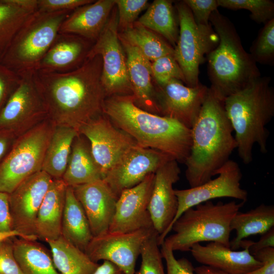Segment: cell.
Returning <instances> with one entry per match:
<instances>
[{
  "mask_svg": "<svg viewBox=\"0 0 274 274\" xmlns=\"http://www.w3.org/2000/svg\"><path fill=\"white\" fill-rule=\"evenodd\" d=\"M100 56L87 58L72 71L53 72L35 70L33 76L47 114L59 125L78 132L87 122L103 113L107 97L101 82Z\"/></svg>",
  "mask_w": 274,
  "mask_h": 274,
  "instance_id": "cell-1",
  "label": "cell"
},
{
  "mask_svg": "<svg viewBox=\"0 0 274 274\" xmlns=\"http://www.w3.org/2000/svg\"><path fill=\"white\" fill-rule=\"evenodd\" d=\"M191 130L190 151L184 163L186 178L195 187L217 175L237 147L224 101L210 88Z\"/></svg>",
  "mask_w": 274,
  "mask_h": 274,
  "instance_id": "cell-2",
  "label": "cell"
},
{
  "mask_svg": "<svg viewBox=\"0 0 274 274\" xmlns=\"http://www.w3.org/2000/svg\"><path fill=\"white\" fill-rule=\"evenodd\" d=\"M103 113L143 148L164 153L185 163L191 146V130L176 120L138 107L132 95L107 97Z\"/></svg>",
  "mask_w": 274,
  "mask_h": 274,
  "instance_id": "cell-3",
  "label": "cell"
},
{
  "mask_svg": "<svg viewBox=\"0 0 274 274\" xmlns=\"http://www.w3.org/2000/svg\"><path fill=\"white\" fill-rule=\"evenodd\" d=\"M270 81V77H260L224 100L238 155L245 164L252 162L255 144L262 153L267 152L269 131L266 126L274 116V90Z\"/></svg>",
  "mask_w": 274,
  "mask_h": 274,
  "instance_id": "cell-4",
  "label": "cell"
},
{
  "mask_svg": "<svg viewBox=\"0 0 274 274\" xmlns=\"http://www.w3.org/2000/svg\"><path fill=\"white\" fill-rule=\"evenodd\" d=\"M209 21L219 43L207 56L211 88L221 99L244 88L261 77L256 63L244 49L232 22L218 9Z\"/></svg>",
  "mask_w": 274,
  "mask_h": 274,
  "instance_id": "cell-5",
  "label": "cell"
},
{
  "mask_svg": "<svg viewBox=\"0 0 274 274\" xmlns=\"http://www.w3.org/2000/svg\"><path fill=\"white\" fill-rule=\"evenodd\" d=\"M244 203L210 200L190 208L174 222L171 231L175 233L163 243L174 251H190L193 245L201 242H217L230 248V223Z\"/></svg>",
  "mask_w": 274,
  "mask_h": 274,
  "instance_id": "cell-6",
  "label": "cell"
},
{
  "mask_svg": "<svg viewBox=\"0 0 274 274\" xmlns=\"http://www.w3.org/2000/svg\"><path fill=\"white\" fill-rule=\"evenodd\" d=\"M71 12L37 11L31 14L14 37L0 62L18 74L35 71L55 40L62 22Z\"/></svg>",
  "mask_w": 274,
  "mask_h": 274,
  "instance_id": "cell-7",
  "label": "cell"
},
{
  "mask_svg": "<svg viewBox=\"0 0 274 274\" xmlns=\"http://www.w3.org/2000/svg\"><path fill=\"white\" fill-rule=\"evenodd\" d=\"M176 8L179 29L174 56L183 72L186 85L195 87L200 83L199 66L217 47L219 37L211 24H197L183 1Z\"/></svg>",
  "mask_w": 274,
  "mask_h": 274,
  "instance_id": "cell-8",
  "label": "cell"
},
{
  "mask_svg": "<svg viewBox=\"0 0 274 274\" xmlns=\"http://www.w3.org/2000/svg\"><path fill=\"white\" fill-rule=\"evenodd\" d=\"M114 10L86 56H100L101 82L107 97L132 95L126 58L119 38L117 11Z\"/></svg>",
  "mask_w": 274,
  "mask_h": 274,
  "instance_id": "cell-9",
  "label": "cell"
},
{
  "mask_svg": "<svg viewBox=\"0 0 274 274\" xmlns=\"http://www.w3.org/2000/svg\"><path fill=\"white\" fill-rule=\"evenodd\" d=\"M51 134L42 126L20 139L0 164V192L10 194L24 180L41 170Z\"/></svg>",
  "mask_w": 274,
  "mask_h": 274,
  "instance_id": "cell-10",
  "label": "cell"
},
{
  "mask_svg": "<svg viewBox=\"0 0 274 274\" xmlns=\"http://www.w3.org/2000/svg\"><path fill=\"white\" fill-rule=\"evenodd\" d=\"M155 231L154 228L128 232L108 230L93 236L85 252L94 262L109 261L118 267L124 274H134L142 246Z\"/></svg>",
  "mask_w": 274,
  "mask_h": 274,
  "instance_id": "cell-11",
  "label": "cell"
},
{
  "mask_svg": "<svg viewBox=\"0 0 274 274\" xmlns=\"http://www.w3.org/2000/svg\"><path fill=\"white\" fill-rule=\"evenodd\" d=\"M218 176L195 187L175 189L178 200L176 214L164 235L170 232L174 222L187 209L211 199L231 197L246 202L248 192L241 187L242 174L237 163L229 159L218 171Z\"/></svg>",
  "mask_w": 274,
  "mask_h": 274,
  "instance_id": "cell-12",
  "label": "cell"
},
{
  "mask_svg": "<svg viewBox=\"0 0 274 274\" xmlns=\"http://www.w3.org/2000/svg\"><path fill=\"white\" fill-rule=\"evenodd\" d=\"M79 133L89 141L92 156L101 170L102 179L128 150L138 145L104 113L83 125Z\"/></svg>",
  "mask_w": 274,
  "mask_h": 274,
  "instance_id": "cell-13",
  "label": "cell"
},
{
  "mask_svg": "<svg viewBox=\"0 0 274 274\" xmlns=\"http://www.w3.org/2000/svg\"><path fill=\"white\" fill-rule=\"evenodd\" d=\"M53 180L41 170L28 177L9 194L12 228L21 237L38 239L35 230L37 214Z\"/></svg>",
  "mask_w": 274,
  "mask_h": 274,
  "instance_id": "cell-14",
  "label": "cell"
},
{
  "mask_svg": "<svg viewBox=\"0 0 274 274\" xmlns=\"http://www.w3.org/2000/svg\"><path fill=\"white\" fill-rule=\"evenodd\" d=\"M171 159H174L160 151L136 145L120 158L102 180L118 198L123 190L140 184Z\"/></svg>",
  "mask_w": 274,
  "mask_h": 274,
  "instance_id": "cell-15",
  "label": "cell"
},
{
  "mask_svg": "<svg viewBox=\"0 0 274 274\" xmlns=\"http://www.w3.org/2000/svg\"><path fill=\"white\" fill-rule=\"evenodd\" d=\"M155 89L160 115L176 120L191 129L209 88L201 83L189 87L180 80L173 79Z\"/></svg>",
  "mask_w": 274,
  "mask_h": 274,
  "instance_id": "cell-16",
  "label": "cell"
},
{
  "mask_svg": "<svg viewBox=\"0 0 274 274\" xmlns=\"http://www.w3.org/2000/svg\"><path fill=\"white\" fill-rule=\"evenodd\" d=\"M154 179L155 173L150 174L140 184L121 193L109 231L128 232L154 228L148 206Z\"/></svg>",
  "mask_w": 274,
  "mask_h": 274,
  "instance_id": "cell-17",
  "label": "cell"
},
{
  "mask_svg": "<svg viewBox=\"0 0 274 274\" xmlns=\"http://www.w3.org/2000/svg\"><path fill=\"white\" fill-rule=\"evenodd\" d=\"M178 162L171 159L161 166L155 173L154 186L148 206L153 227L159 234L161 246L164 235L176 214L178 200L173 185L180 179Z\"/></svg>",
  "mask_w": 274,
  "mask_h": 274,
  "instance_id": "cell-18",
  "label": "cell"
},
{
  "mask_svg": "<svg viewBox=\"0 0 274 274\" xmlns=\"http://www.w3.org/2000/svg\"><path fill=\"white\" fill-rule=\"evenodd\" d=\"M33 72L19 73L20 82L0 111V126H14L47 114L35 81Z\"/></svg>",
  "mask_w": 274,
  "mask_h": 274,
  "instance_id": "cell-19",
  "label": "cell"
},
{
  "mask_svg": "<svg viewBox=\"0 0 274 274\" xmlns=\"http://www.w3.org/2000/svg\"><path fill=\"white\" fill-rule=\"evenodd\" d=\"M82 206L93 236L108 231L118 198L102 180L73 187Z\"/></svg>",
  "mask_w": 274,
  "mask_h": 274,
  "instance_id": "cell-20",
  "label": "cell"
},
{
  "mask_svg": "<svg viewBox=\"0 0 274 274\" xmlns=\"http://www.w3.org/2000/svg\"><path fill=\"white\" fill-rule=\"evenodd\" d=\"M253 241L244 239L242 251L231 249L223 244L211 242L205 246L194 244L190 251L198 262L230 274H245L262 265V262L251 254L249 248Z\"/></svg>",
  "mask_w": 274,
  "mask_h": 274,
  "instance_id": "cell-21",
  "label": "cell"
},
{
  "mask_svg": "<svg viewBox=\"0 0 274 274\" xmlns=\"http://www.w3.org/2000/svg\"><path fill=\"white\" fill-rule=\"evenodd\" d=\"M119 38L126 55L127 73L135 104L145 111L160 115L152 81L151 62L137 48Z\"/></svg>",
  "mask_w": 274,
  "mask_h": 274,
  "instance_id": "cell-22",
  "label": "cell"
},
{
  "mask_svg": "<svg viewBox=\"0 0 274 274\" xmlns=\"http://www.w3.org/2000/svg\"><path fill=\"white\" fill-rule=\"evenodd\" d=\"M115 6L114 0H98L73 10L62 22L60 33L96 41Z\"/></svg>",
  "mask_w": 274,
  "mask_h": 274,
  "instance_id": "cell-23",
  "label": "cell"
},
{
  "mask_svg": "<svg viewBox=\"0 0 274 274\" xmlns=\"http://www.w3.org/2000/svg\"><path fill=\"white\" fill-rule=\"evenodd\" d=\"M87 47L80 36L58 33L35 70L63 73L74 70L85 60L89 51Z\"/></svg>",
  "mask_w": 274,
  "mask_h": 274,
  "instance_id": "cell-24",
  "label": "cell"
},
{
  "mask_svg": "<svg viewBox=\"0 0 274 274\" xmlns=\"http://www.w3.org/2000/svg\"><path fill=\"white\" fill-rule=\"evenodd\" d=\"M67 186L53 179L39 209L35 223L38 239L46 242L61 236V226Z\"/></svg>",
  "mask_w": 274,
  "mask_h": 274,
  "instance_id": "cell-25",
  "label": "cell"
},
{
  "mask_svg": "<svg viewBox=\"0 0 274 274\" xmlns=\"http://www.w3.org/2000/svg\"><path fill=\"white\" fill-rule=\"evenodd\" d=\"M67 186L89 183L102 179L89 145L79 134L75 139L65 171L61 179Z\"/></svg>",
  "mask_w": 274,
  "mask_h": 274,
  "instance_id": "cell-26",
  "label": "cell"
},
{
  "mask_svg": "<svg viewBox=\"0 0 274 274\" xmlns=\"http://www.w3.org/2000/svg\"><path fill=\"white\" fill-rule=\"evenodd\" d=\"M61 235L84 252L93 237L83 208L70 186L66 190Z\"/></svg>",
  "mask_w": 274,
  "mask_h": 274,
  "instance_id": "cell-27",
  "label": "cell"
},
{
  "mask_svg": "<svg viewBox=\"0 0 274 274\" xmlns=\"http://www.w3.org/2000/svg\"><path fill=\"white\" fill-rule=\"evenodd\" d=\"M75 129L59 125L52 132L42 166V170L53 179H61L71 153L73 143L79 134Z\"/></svg>",
  "mask_w": 274,
  "mask_h": 274,
  "instance_id": "cell-28",
  "label": "cell"
},
{
  "mask_svg": "<svg viewBox=\"0 0 274 274\" xmlns=\"http://www.w3.org/2000/svg\"><path fill=\"white\" fill-rule=\"evenodd\" d=\"M12 241L14 256L24 274H61L51 252L37 239L15 236Z\"/></svg>",
  "mask_w": 274,
  "mask_h": 274,
  "instance_id": "cell-29",
  "label": "cell"
},
{
  "mask_svg": "<svg viewBox=\"0 0 274 274\" xmlns=\"http://www.w3.org/2000/svg\"><path fill=\"white\" fill-rule=\"evenodd\" d=\"M274 227V206L262 203L245 213L238 212L230 223L236 236L230 242V248L236 250L243 240L251 235L262 234Z\"/></svg>",
  "mask_w": 274,
  "mask_h": 274,
  "instance_id": "cell-30",
  "label": "cell"
},
{
  "mask_svg": "<svg viewBox=\"0 0 274 274\" xmlns=\"http://www.w3.org/2000/svg\"><path fill=\"white\" fill-rule=\"evenodd\" d=\"M54 264L61 274H93L99 264L61 235L46 242Z\"/></svg>",
  "mask_w": 274,
  "mask_h": 274,
  "instance_id": "cell-31",
  "label": "cell"
},
{
  "mask_svg": "<svg viewBox=\"0 0 274 274\" xmlns=\"http://www.w3.org/2000/svg\"><path fill=\"white\" fill-rule=\"evenodd\" d=\"M138 22L159 34L174 48L176 46L179 29L172 1H154Z\"/></svg>",
  "mask_w": 274,
  "mask_h": 274,
  "instance_id": "cell-32",
  "label": "cell"
},
{
  "mask_svg": "<svg viewBox=\"0 0 274 274\" xmlns=\"http://www.w3.org/2000/svg\"><path fill=\"white\" fill-rule=\"evenodd\" d=\"M119 37L137 48L150 62L174 54V48L165 39L138 21L123 29Z\"/></svg>",
  "mask_w": 274,
  "mask_h": 274,
  "instance_id": "cell-33",
  "label": "cell"
},
{
  "mask_svg": "<svg viewBox=\"0 0 274 274\" xmlns=\"http://www.w3.org/2000/svg\"><path fill=\"white\" fill-rule=\"evenodd\" d=\"M32 13L0 0V61L19 29Z\"/></svg>",
  "mask_w": 274,
  "mask_h": 274,
  "instance_id": "cell-34",
  "label": "cell"
},
{
  "mask_svg": "<svg viewBox=\"0 0 274 274\" xmlns=\"http://www.w3.org/2000/svg\"><path fill=\"white\" fill-rule=\"evenodd\" d=\"M219 7L231 10L245 9L257 23L265 24L274 18V2L270 0H217Z\"/></svg>",
  "mask_w": 274,
  "mask_h": 274,
  "instance_id": "cell-35",
  "label": "cell"
},
{
  "mask_svg": "<svg viewBox=\"0 0 274 274\" xmlns=\"http://www.w3.org/2000/svg\"><path fill=\"white\" fill-rule=\"evenodd\" d=\"M249 54L256 63L273 65L274 18L264 24L250 47Z\"/></svg>",
  "mask_w": 274,
  "mask_h": 274,
  "instance_id": "cell-36",
  "label": "cell"
},
{
  "mask_svg": "<svg viewBox=\"0 0 274 274\" xmlns=\"http://www.w3.org/2000/svg\"><path fill=\"white\" fill-rule=\"evenodd\" d=\"M158 236L155 231L143 243L140 252L141 264L134 274H165Z\"/></svg>",
  "mask_w": 274,
  "mask_h": 274,
  "instance_id": "cell-37",
  "label": "cell"
},
{
  "mask_svg": "<svg viewBox=\"0 0 274 274\" xmlns=\"http://www.w3.org/2000/svg\"><path fill=\"white\" fill-rule=\"evenodd\" d=\"M153 78L157 86H162L176 79L185 83L183 72L173 55H167L151 62Z\"/></svg>",
  "mask_w": 274,
  "mask_h": 274,
  "instance_id": "cell-38",
  "label": "cell"
},
{
  "mask_svg": "<svg viewBox=\"0 0 274 274\" xmlns=\"http://www.w3.org/2000/svg\"><path fill=\"white\" fill-rule=\"evenodd\" d=\"M117 9L118 26L123 29L135 22L140 14L149 6L147 0H114Z\"/></svg>",
  "mask_w": 274,
  "mask_h": 274,
  "instance_id": "cell-39",
  "label": "cell"
},
{
  "mask_svg": "<svg viewBox=\"0 0 274 274\" xmlns=\"http://www.w3.org/2000/svg\"><path fill=\"white\" fill-rule=\"evenodd\" d=\"M161 253L166 265V274H195L192 263L185 258H176L174 251L163 243L161 245Z\"/></svg>",
  "mask_w": 274,
  "mask_h": 274,
  "instance_id": "cell-40",
  "label": "cell"
},
{
  "mask_svg": "<svg viewBox=\"0 0 274 274\" xmlns=\"http://www.w3.org/2000/svg\"><path fill=\"white\" fill-rule=\"evenodd\" d=\"M183 2L191 11L195 22L204 25L210 24L211 15L219 7L217 0H184Z\"/></svg>",
  "mask_w": 274,
  "mask_h": 274,
  "instance_id": "cell-41",
  "label": "cell"
},
{
  "mask_svg": "<svg viewBox=\"0 0 274 274\" xmlns=\"http://www.w3.org/2000/svg\"><path fill=\"white\" fill-rule=\"evenodd\" d=\"M20 81L17 72L0 62V111L16 89Z\"/></svg>",
  "mask_w": 274,
  "mask_h": 274,
  "instance_id": "cell-42",
  "label": "cell"
},
{
  "mask_svg": "<svg viewBox=\"0 0 274 274\" xmlns=\"http://www.w3.org/2000/svg\"><path fill=\"white\" fill-rule=\"evenodd\" d=\"M12 238L0 243V274H24L14 254Z\"/></svg>",
  "mask_w": 274,
  "mask_h": 274,
  "instance_id": "cell-43",
  "label": "cell"
},
{
  "mask_svg": "<svg viewBox=\"0 0 274 274\" xmlns=\"http://www.w3.org/2000/svg\"><path fill=\"white\" fill-rule=\"evenodd\" d=\"M93 0H38L37 11L55 12L72 11L82 6L93 3Z\"/></svg>",
  "mask_w": 274,
  "mask_h": 274,
  "instance_id": "cell-44",
  "label": "cell"
},
{
  "mask_svg": "<svg viewBox=\"0 0 274 274\" xmlns=\"http://www.w3.org/2000/svg\"><path fill=\"white\" fill-rule=\"evenodd\" d=\"M262 265L245 274H274V248H268L252 254Z\"/></svg>",
  "mask_w": 274,
  "mask_h": 274,
  "instance_id": "cell-45",
  "label": "cell"
},
{
  "mask_svg": "<svg viewBox=\"0 0 274 274\" xmlns=\"http://www.w3.org/2000/svg\"><path fill=\"white\" fill-rule=\"evenodd\" d=\"M13 231L9 208V194L0 192V232Z\"/></svg>",
  "mask_w": 274,
  "mask_h": 274,
  "instance_id": "cell-46",
  "label": "cell"
},
{
  "mask_svg": "<svg viewBox=\"0 0 274 274\" xmlns=\"http://www.w3.org/2000/svg\"><path fill=\"white\" fill-rule=\"evenodd\" d=\"M274 248V227L272 228L261 236L257 242H252L249 248V251L252 255L261 250Z\"/></svg>",
  "mask_w": 274,
  "mask_h": 274,
  "instance_id": "cell-47",
  "label": "cell"
},
{
  "mask_svg": "<svg viewBox=\"0 0 274 274\" xmlns=\"http://www.w3.org/2000/svg\"><path fill=\"white\" fill-rule=\"evenodd\" d=\"M93 274H124V273L113 263L103 261L101 264H99Z\"/></svg>",
  "mask_w": 274,
  "mask_h": 274,
  "instance_id": "cell-48",
  "label": "cell"
},
{
  "mask_svg": "<svg viewBox=\"0 0 274 274\" xmlns=\"http://www.w3.org/2000/svg\"><path fill=\"white\" fill-rule=\"evenodd\" d=\"M5 1L33 13L38 10V0H5Z\"/></svg>",
  "mask_w": 274,
  "mask_h": 274,
  "instance_id": "cell-49",
  "label": "cell"
},
{
  "mask_svg": "<svg viewBox=\"0 0 274 274\" xmlns=\"http://www.w3.org/2000/svg\"><path fill=\"white\" fill-rule=\"evenodd\" d=\"M196 274H230L209 266L202 265L194 268Z\"/></svg>",
  "mask_w": 274,
  "mask_h": 274,
  "instance_id": "cell-50",
  "label": "cell"
},
{
  "mask_svg": "<svg viewBox=\"0 0 274 274\" xmlns=\"http://www.w3.org/2000/svg\"><path fill=\"white\" fill-rule=\"evenodd\" d=\"M8 147V140L6 138L0 137V159L6 152Z\"/></svg>",
  "mask_w": 274,
  "mask_h": 274,
  "instance_id": "cell-51",
  "label": "cell"
},
{
  "mask_svg": "<svg viewBox=\"0 0 274 274\" xmlns=\"http://www.w3.org/2000/svg\"><path fill=\"white\" fill-rule=\"evenodd\" d=\"M15 236L21 237L20 234L14 230L9 232H0V243L9 238H12Z\"/></svg>",
  "mask_w": 274,
  "mask_h": 274,
  "instance_id": "cell-52",
  "label": "cell"
}]
</instances>
